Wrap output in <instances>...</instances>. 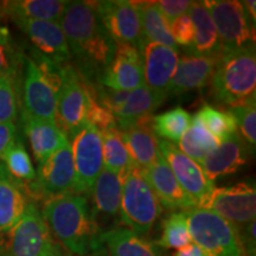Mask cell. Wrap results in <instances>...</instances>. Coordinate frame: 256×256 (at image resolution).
<instances>
[{"label": "cell", "mask_w": 256, "mask_h": 256, "mask_svg": "<svg viewBox=\"0 0 256 256\" xmlns=\"http://www.w3.org/2000/svg\"><path fill=\"white\" fill-rule=\"evenodd\" d=\"M124 176L104 168L92 188V212L102 234L118 226L120 220Z\"/></svg>", "instance_id": "9a60e30c"}, {"label": "cell", "mask_w": 256, "mask_h": 256, "mask_svg": "<svg viewBox=\"0 0 256 256\" xmlns=\"http://www.w3.org/2000/svg\"><path fill=\"white\" fill-rule=\"evenodd\" d=\"M192 2H194L188 0H162V2H156V6L170 25L174 19L183 14H188Z\"/></svg>", "instance_id": "60d3db41"}, {"label": "cell", "mask_w": 256, "mask_h": 256, "mask_svg": "<svg viewBox=\"0 0 256 256\" xmlns=\"http://www.w3.org/2000/svg\"><path fill=\"white\" fill-rule=\"evenodd\" d=\"M17 139V127L14 122L0 124V160H2Z\"/></svg>", "instance_id": "b9f144b4"}, {"label": "cell", "mask_w": 256, "mask_h": 256, "mask_svg": "<svg viewBox=\"0 0 256 256\" xmlns=\"http://www.w3.org/2000/svg\"><path fill=\"white\" fill-rule=\"evenodd\" d=\"M49 256H74V255H68V254H63V252H60V250H58V248L56 249L55 252H51V254L49 255Z\"/></svg>", "instance_id": "bcb514c9"}, {"label": "cell", "mask_w": 256, "mask_h": 256, "mask_svg": "<svg viewBox=\"0 0 256 256\" xmlns=\"http://www.w3.org/2000/svg\"><path fill=\"white\" fill-rule=\"evenodd\" d=\"M72 151L75 171L72 192L87 196L104 170L101 133L87 124L72 138Z\"/></svg>", "instance_id": "30bf717a"}, {"label": "cell", "mask_w": 256, "mask_h": 256, "mask_svg": "<svg viewBox=\"0 0 256 256\" xmlns=\"http://www.w3.org/2000/svg\"><path fill=\"white\" fill-rule=\"evenodd\" d=\"M0 256H5V242L2 234H0Z\"/></svg>", "instance_id": "f6af8a7d"}, {"label": "cell", "mask_w": 256, "mask_h": 256, "mask_svg": "<svg viewBox=\"0 0 256 256\" xmlns=\"http://www.w3.org/2000/svg\"><path fill=\"white\" fill-rule=\"evenodd\" d=\"M134 5L139 12L145 43L151 42L178 50L170 31V25L156 6V2H134Z\"/></svg>", "instance_id": "f1b7e54d"}, {"label": "cell", "mask_w": 256, "mask_h": 256, "mask_svg": "<svg viewBox=\"0 0 256 256\" xmlns=\"http://www.w3.org/2000/svg\"><path fill=\"white\" fill-rule=\"evenodd\" d=\"M202 209L214 211L238 230L254 222L256 188L254 182H241L232 186L215 188Z\"/></svg>", "instance_id": "8fae6325"}, {"label": "cell", "mask_w": 256, "mask_h": 256, "mask_svg": "<svg viewBox=\"0 0 256 256\" xmlns=\"http://www.w3.org/2000/svg\"><path fill=\"white\" fill-rule=\"evenodd\" d=\"M243 8L246 10V14L252 22V25H255L256 20V2L255 0H247V2H242Z\"/></svg>", "instance_id": "ee69618b"}, {"label": "cell", "mask_w": 256, "mask_h": 256, "mask_svg": "<svg viewBox=\"0 0 256 256\" xmlns=\"http://www.w3.org/2000/svg\"><path fill=\"white\" fill-rule=\"evenodd\" d=\"M196 115L209 132L220 142L232 134L238 132V126L234 116L228 110H217L210 104H204Z\"/></svg>", "instance_id": "836d02e7"}, {"label": "cell", "mask_w": 256, "mask_h": 256, "mask_svg": "<svg viewBox=\"0 0 256 256\" xmlns=\"http://www.w3.org/2000/svg\"><path fill=\"white\" fill-rule=\"evenodd\" d=\"M23 186L0 170V234H6L20 220L28 206Z\"/></svg>", "instance_id": "d4e9b609"}, {"label": "cell", "mask_w": 256, "mask_h": 256, "mask_svg": "<svg viewBox=\"0 0 256 256\" xmlns=\"http://www.w3.org/2000/svg\"><path fill=\"white\" fill-rule=\"evenodd\" d=\"M172 38L177 46L191 48L194 40V26L190 16L183 14L170 24Z\"/></svg>", "instance_id": "ab89813d"}, {"label": "cell", "mask_w": 256, "mask_h": 256, "mask_svg": "<svg viewBox=\"0 0 256 256\" xmlns=\"http://www.w3.org/2000/svg\"><path fill=\"white\" fill-rule=\"evenodd\" d=\"M5 256H49L57 249L42 211L30 202L24 216L4 234Z\"/></svg>", "instance_id": "52a82bcc"}, {"label": "cell", "mask_w": 256, "mask_h": 256, "mask_svg": "<svg viewBox=\"0 0 256 256\" xmlns=\"http://www.w3.org/2000/svg\"><path fill=\"white\" fill-rule=\"evenodd\" d=\"M60 25L70 51L86 72H104L113 60L116 44L107 34L92 2H68Z\"/></svg>", "instance_id": "7a4b0ae2"}, {"label": "cell", "mask_w": 256, "mask_h": 256, "mask_svg": "<svg viewBox=\"0 0 256 256\" xmlns=\"http://www.w3.org/2000/svg\"><path fill=\"white\" fill-rule=\"evenodd\" d=\"M23 124L38 165L43 164L60 147L69 142L56 121L34 119L23 114Z\"/></svg>", "instance_id": "cb8c5ba5"}, {"label": "cell", "mask_w": 256, "mask_h": 256, "mask_svg": "<svg viewBox=\"0 0 256 256\" xmlns=\"http://www.w3.org/2000/svg\"><path fill=\"white\" fill-rule=\"evenodd\" d=\"M256 101L232 107L228 110L236 121V126L240 128L241 138L244 142L255 151L256 145Z\"/></svg>", "instance_id": "d590c367"}, {"label": "cell", "mask_w": 256, "mask_h": 256, "mask_svg": "<svg viewBox=\"0 0 256 256\" xmlns=\"http://www.w3.org/2000/svg\"><path fill=\"white\" fill-rule=\"evenodd\" d=\"M101 138L104 168L124 176L128 170L133 168L134 165L121 139L118 127L102 132Z\"/></svg>", "instance_id": "4dcf8cb0"}, {"label": "cell", "mask_w": 256, "mask_h": 256, "mask_svg": "<svg viewBox=\"0 0 256 256\" xmlns=\"http://www.w3.org/2000/svg\"><path fill=\"white\" fill-rule=\"evenodd\" d=\"M66 4L64 0H11L0 4V12L14 22L31 19L60 23Z\"/></svg>", "instance_id": "484cf974"}, {"label": "cell", "mask_w": 256, "mask_h": 256, "mask_svg": "<svg viewBox=\"0 0 256 256\" xmlns=\"http://www.w3.org/2000/svg\"><path fill=\"white\" fill-rule=\"evenodd\" d=\"M42 215L51 235L74 256H86L102 247L88 197L74 192L46 200Z\"/></svg>", "instance_id": "6da1fadb"}, {"label": "cell", "mask_w": 256, "mask_h": 256, "mask_svg": "<svg viewBox=\"0 0 256 256\" xmlns=\"http://www.w3.org/2000/svg\"><path fill=\"white\" fill-rule=\"evenodd\" d=\"M14 23L43 56L60 66L68 64L72 60L68 43L60 23L31 19H20L14 20Z\"/></svg>", "instance_id": "ac0fdd59"}, {"label": "cell", "mask_w": 256, "mask_h": 256, "mask_svg": "<svg viewBox=\"0 0 256 256\" xmlns=\"http://www.w3.org/2000/svg\"><path fill=\"white\" fill-rule=\"evenodd\" d=\"M248 160L247 144L238 132L232 134L203 160L200 166L206 177L214 182L224 176L236 174Z\"/></svg>", "instance_id": "44dd1931"}, {"label": "cell", "mask_w": 256, "mask_h": 256, "mask_svg": "<svg viewBox=\"0 0 256 256\" xmlns=\"http://www.w3.org/2000/svg\"><path fill=\"white\" fill-rule=\"evenodd\" d=\"M220 56H202L190 54L180 57L174 78H171L165 90L166 95L178 96L208 87L215 74Z\"/></svg>", "instance_id": "e0dca14e"}, {"label": "cell", "mask_w": 256, "mask_h": 256, "mask_svg": "<svg viewBox=\"0 0 256 256\" xmlns=\"http://www.w3.org/2000/svg\"><path fill=\"white\" fill-rule=\"evenodd\" d=\"M158 147L160 156L171 168L178 183L194 202L196 208H200L212 194L215 188L214 182L206 177L198 162L184 154L174 144L159 139Z\"/></svg>", "instance_id": "4fadbf2b"}, {"label": "cell", "mask_w": 256, "mask_h": 256, "mask_svg": "<svg viewBox=\"0 0 256 256\" xmlns=\"http://www.w3.org/2000/svg\"><path fill=\"white\" fill-rule=\"evenodd\" d=\"M83 81H84L86 88H87L88 96H89L87 124H92V126L96 128L100 133L104 132V130H110V128L116 127L114 114L95 100L94 95L92 94L90 89H89L88 82L86 81L84 78H83Z\"/></svg>", "instance_id": "74e56055"}, {"label": "cell", "mask_w": 256, "mask_h": 256, "mask_svg": "<svg viewBox=\"0 0 256 256\" xmlns=\"http://www.w3.org/2000/svg\"><path fill=\"white\" fill-rule=\"evenodd\" d=\"M192 243L185 211H174L162 222L158 246L165 249H180Z\"/></svg>", "instance_id": "d6a6232c"}, {"label": "cell", "mask_w": 256, "mask_h": 256, "mask_svg": "<svg viewBox=\"0 0 256 256\" xmlns=\"http://www.w3.org/2000/svg\"><path fill=\"white\" fill-rule=\"evenodd\" d=\"M23 114L34 119L56 121V108L62 88V66L32 54L24 58Z\"/></svg>", "instance_id": "277c9868"}, {"label": "cell", "mask_w": 256, "mask_h": 256, "mask_svg": "<svg viewBox=\"0 0 256 256\" xmlns=\"http://www.w3.org/2000/svg\"><path fill=\"white\" fill-rule=\"evenodd\" d=\"M142 174L148 182L150 186L154 191L162 208L168 210L180 211L196 208L194 202L180 186L162 156L148 168L142 170Z\"/></svg>", "instance_id": "d6986e66"}, {"label": "cell", "mask_w": 256, "mask_h": 256, "mask_svg": "<svg viewBox=\"0 0 256 256\" xmlns=\"http://www.w3.org/2000/svg\"><path fill=\"white\" fill-rule=\"evenodd\" d=\"M162 212V206L138 166L130 168L124 176L120 220L139 236L151 232Z\"/></svg>", "instance_id": "5b68a950"}, {"label": "cell", "mask_w": 256, "mask_h": 256, "mask_svg": "<svg viewBox=\"0 0 256 256\" xmlns=\"http://www.w3.org/2000/svg\"><path fill=\"white\" fill-rule=\"evenodd\" d=\"M152 118L124 130H119L133 165L142 170L148 168L160 158L158 138L152 130Z\"/></svg>", "instance_id": "603a6c76"}, {"label": "cell", "mask_w": 256, "mask_h": 256, "mask_svg": "<svg viewBox=\"0 0 256 256\" xmlns=\"http://www.w3.org/2000/svg\"><path fill=\"white\" fill-rule=\"evenodd\" d=\"M144 83L154 90L165 92L178 66V50L146 42L142 51Z\"/></svg>", "instance_id": "ffe728a7"}, {"label": "cell", "mask_w": 256, "mask_h": 256, "mask_svg": "<svg viewBox=\"0 0 256 256\" xmlns=\"http://www.w3.org/2000/svg\"><path fill=\"white\" fill-rule=\"evenodd\" d=\"M19 62L8 28L0 24V75L14 76Z\"/></svg>", "instance_id": "f35d334b"}, {"label": "cell", "mask_w": 256, "mask_h": 256, "mask_svg": "<svg viewBox=\"0 0 256 256\" xmlns=\"http://www.w3.org/2000/svg\"><path fill=\"white\" fill-rule=\"evenodd\" d=\"M220 140L204 127L200 118L194 114L191 116L188 130L179 140L178 148L200 165L203 160L220 146Z\"/></svg>", "instance_id": "f546056e"}, {"label": "cell", "mask_w": 256, "mask_h": 256, "mask_svg": "<svg viewBox=\"0 0 256 256\" xmlns=\"http://www.w3.org/2000/svg\"><path fill=\"white\" fill-rule=\"evenodd\" d=\"M194 26V40L191 49L194 55L220 56L223 52L218 34L204 2H194L188 11Z\"/></svg>", "instance_id": "4316f807"}, {"label": "cell", "mask_w": 256, "mask_h": 256, "mask_svg": "<svg viewBox=\"0 0 256 256\" xmlns=\"http://www.w3.org/2000/svg\"><path fill=\"white\" fill-rule=\"evenodd\" d=\"M100 83L116 92H132L145 84L140 51L130 46H116L113 60L101 74Z\"/></svg>", "instance_id": "2e32d148"}, {"label": "cell", "mask_w": 256, "mask_h": 256, "mask_svg": "<svg viewBox=\"0 0 256 256\" xmlns=\"http://www.w3.org/2000/svg\"><path fill=\"white\" fill-rule=\"evenodd\" d=\"M174 256H208V255L202 250L197 244H194V243L192 242L190 244L178 249V250L174 252Z\"/></svg>", "instance_id": "7bdbcfd3"}, {"label": "cell", "mask_w": 256, "mask_h": 256, "mask_svg": "<svg viewBox=\"0 0 256 256\" xmlns=\"http://www.w3.org/2000/svg\"><path fill=\"white\" fill-rule=\"evenodd\" d=\"M8 174L16 179L31 183L36 178V170L32 165L31 158L20 140L17 139L11 148L2 158Z\"/></svg>", "instance_id": "e575fe53"}, {"label": "cell", "mask_w": 256, "mask_h": 256, "mask_svg": "<svg viewBox=\"0 0 256 256\" xmlns=\"http://www.w3.org/2000/svg\"><path fill=\"white\" fill-rule=\"evenodd\" d=\"M166 98L168 95L165 92L154 90L146 84L130 92L122 108L114 114L118 130H124L151 119L152 114L164 104Z\"/></svg>", "instance_id": "7402d4cb"}, {"label": "cell", "mask_w": 256, "mask_h": 256, "mask_svg": "<svg viewBox=\"0 0 256 256\" xmlns=\"http://www.w3.org/2000/svg\"><path fill=\"white\" fill-rule=\"evenodd\" d=\"M62 88L56 108V124L68 138L87 124L89 96L82 76L70 64L62 66Z\"/></svg>", "instance_id": "ba28073f"}, {"label": "cell", "mask_w": 256, "mask_h": 256, "mask_svg": "<svg viewBox=\"0 0 256 256\" xmlns=\"http://www.w3.org/2000/svg\"><path fill=\"white\" fill-rule=\"evenodd\" d=\"M191 122V115L182 107H176L152 118V130L156 136L171 144H178Z\"/></svg>", "instance_id": "1f68e13d"}, {"label": "cell", "mask_w": 256, "mask_h": 256, "mask_svg": "<svg viewBox=\"0 0 256 256\" xmlns=\"http://www.w3.org/2000/svg\"><path fill=\"white\" fill-rule=\"evenodd\" d=\"M204 5L215 24L223 51L254 44L255 30L252 28V22L242 2L206 0Z\"/></svg>", "instance_id": "9c48e42d"}, {"label": "cell", "mask_w": 256, "mask_h": 256, "mask_svg": "<svg viewBox=\"0 0 256 256\" xmlns=\"http://www.w3.org/2000/svg\"><path fill=\"white\" fill-rule=\"evenodd\" d=\"M210 84L216 101L229 108L255 101V44L223 51L217 60Z\"/></svg>", "instance_id": "3957f363"}, {"label": "cell", "mask_w": 256, "mask_h": 256, "mask_svg": "<svg viewBox=\"0 0 256 256\" xmlns=\"http://www.w3.org/2000/svg\"><path fill=\"white\" fill-rule=\"evenodd\" d=\"M101 243L108 248L110 256H164L153 243L122 226L102 234Z\"/></svg>", "instance_id": "83f0119b"}, {"label": "cell", "mask_w": 256, "mask_h": 256, "mask_svg": "<svg viewBox=\"0 0 256 256\" xmlns=\"http://www.w3.org/2000/svg\"><path fill=\"white\" fill-rule=\"evenodd\" d=\"M92 5L106 31L116 46H130L142 51L145 40L134 2L104 0L92 2Z\"/></svg>", "instance_id": "7c38bea8"}, {"label": "cell", "mask_w": 256, "mask_h": 256, "mask_svg": "<svg viewBox=\"0 0 256 256\" xmlns=\"http://www.w3.org/2000/svg\"><path fill=\"white\" fill-rule=\"evenodd\" d=\"M191 240L208 256H246L238 229L214 211H185Z\"/></svg>", "instance_id": "8992f818"}, {"label": "cell", "mask_w": 256, "mask_h": 256, "mask_svg": "<svg viewBox=\"0 0 256 256\" xmlns=\"http://www.w3.org/2000/svg\"><path fill=\"white\" fill-rule=\"evenodd\" d=\"M4 76H6V75H0V81H2V78H4Z\"/></svg>", "instance_id": "7dc6e473"}, {"label": "cell", "mask_w": 256, "mask_h": 256, "mask_svg": "<svg viewBox=\"0 0 256 256\" xmlns=\"http://www.w3.org/2000/svg\"><path fill=\"white\" fill-rule=\"evenodd\" d=\"M74 159L70 142L63 145L43 164L38 165L36 178L30 183V192L34 196L49 198L72 192Z\"/></svg>", "instance_id": "5bb4252c"}, {"label": "cell", "mask_w": 256, "mask_h": 256, "mask_svg": "<svg viewBox=\"0 0 256 256\" xmlns=\"http://www.w3.org/2000/svg\"><path fill=\"white\" fill-rule=\"evenodd\" d=\"M14 76H4L0 81V124L14 122L18 114V98Z\"/></svg>", "instance_id": "8d00e7d4"}]
</instances>
